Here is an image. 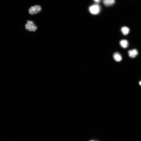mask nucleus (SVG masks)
Wrapping results in <instances>:
<instances>
[{"mask_svg":"<svg viewBox=\"0 0 141 141\" xmlns=\"http://www.w3.org/2000/svg\"><path fill=\"white\" fill-rule=\"evenodd\" d=\"M25 29L30 31L34 32L37 29V27L32 21L28 20L25 26Z\"/></svg>","mask_w":141,"mask_h":141,"instance_id":"obj_1","label":"nucleus"},{"mask_svg":"<svg viewBox=\"0 0 141 141\" xmlns=\"http://www.w3.org/2000/svg\"><path fill=\"white\" fill-rule=\"evenodd\" d=\"M42 9L41 6L36 5L30 7L28 10L29 13L31 15H33L40 12Z\"/></svg>","mask_w":141,"mask_h":141,"instance_id":"obj_2","label":"nucleus"},{"mask_svg":"<svg viewBox=\"0 0 141 141\" xmlns=\"http://www.w3.org/2000/svg\"><path fill=\"white\" fill-rule=\"evenodd\" d=\"M90 13L96 15L99 13L100 10V7L97 4H95L90 6L89 8Z\"/></svg>","mask_w":141,"mask_h":141,"instance_id":"obj_3","label":"nucleus"},{"mask_svg":"<svg viewBox=\"0 0 141 141\" xmlns=\"http://www.w3.org/2000/svg\"><path fill=\"white\" fill-rule=\"evenodd\" d=\"M128 53L130 57L134 58L137 56L138 54V52L137 49H134L129 50L128 51Z\"/></svg>","mask_w":141,"mask_h":141,"instance_id":"obj_4","label":"nucleus"},{"mask_svg":"<svg viewBox=\"0 0 141 141\" xmlns=\"http://www.w3.org/2000/svg\"><path fill=\"white\" fill-rule=\"evenodd\" d=\"M113 57L114 60L117 62H120L122 59L121 55L119 53H115L113 55Z\"/></svg>","mask_w":141,"mask_h":141,"instance_id":"obj_5","label":"nucleus"},{"mask_svg":"<svg viewBox=\"0 0 141 141\" xmlns=\"http://www.w3.org/2000/svg\"><path fill=\"white\" fill-rule=\"evenodd\" d=\"M120 44L121 47L126 48L128 47V41L126 39H122L120 42Z\"/></svg>","mask_w":141,"mask_h":141,"instance_id":"obj_6","label":"nucleus"},{"mask_svg":"<svg viewBox=\"0 0 141 141\" xmlns=\"http://www.w3.org/2000/svg\"><path fill=\"white\" fill-rule=\"evenodd\" d=\"M115 2V0H103L104 4L107 6H109L113 5Z\"/></svg>","mask_w":141,"mask_h":141,"instance_id":"obj_7","label":"nucleus"},{"mask_svg":"<svg viewBox=\"0 0 141 141\" xmlns=\"http://www.w3.org/2000/svg\"><path fill=\"white\" fill-rule=\"evenodd\" d=\"M121 30L123 34L124 35L128 34L130 32L129 28L125 26L122 27L121 28Z\"/></svg>","mask_w":141,"mask_h":141,"instance_id":"obj_8","label":"nucleus"},{"mask_svg":"<svg viewBox=\"0 0 141 141\" xmlns=\"http://www.w3.org/2000/svg\"><path fill=\"white\" fill-rule=\"evenodd\" d=\"M96 3H98L100 2L101 0H93Z\"/></svg>","mask_w":141,"mask_h":141,"instance_id":"obj_9","label":"nucleus"},{"mask_svg":"<svg viewBox=\"0 0 141 141\" xmlns=\"http://www.w3.org/2000/svg\"><path fill=\"white\" fill-rule=\"evenodd\" d=\"M139 84L140 85H141V81H140L139 82Z\"/></svg>","mask_w":141,"mask_h":141,"instance_id":"obj_10","label":"nucleus"},{"mask_svg":"<svg viewBox=\"0 0 141 141\" xmlns=\"http://www.w3.org/2000/svg\"><path fill=\"white\" fill-rule=\"evenodd\" d=\"M94 141L91 140V141Z\"/></svg>","mask_w":141,"mask_h":141,"instance_id":"obj_11","label":"nucleus"}]
</instances>
